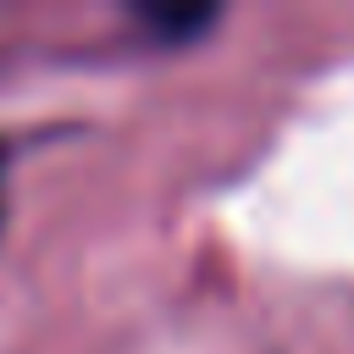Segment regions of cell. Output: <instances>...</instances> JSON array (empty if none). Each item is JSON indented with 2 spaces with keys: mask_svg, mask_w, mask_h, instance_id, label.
Masks as SVG:
<instances>
[{
  "mask_svg": "<svg viewBox=\"0 0 354 354\" xmlns=\"http://www.w3.org/2000/svg\"><path fill=\"white\" fill-rule=\"evenodd\" d=\"M6 160H11V144L0 138V188H6Z\"/></svg>",
  "mask_w": 354,
  "mask_h": 354,
  "instance_id": "6da1fadb",
  "label": "cell"
}]
</instances>
